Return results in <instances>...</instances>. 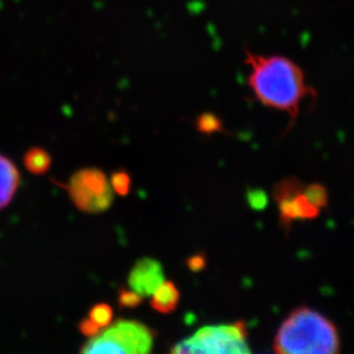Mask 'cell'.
<instances>
[{
    "instance_id": "obj_6",
    "label": "cell",
    "mask_w": 354,
    "mask_h": 354,
    "mask_svg": "<svg viewBox=\"0 0 354 354\" xmlns=\"http://www.w3.org/2000/svg\"><path fill=\"white\" fill-rule=\"evenodd\" d=\"M304 188L303 183L295 177L286 178L275 184L273 197L282 227L288 230L295 221H312L319 217L321 210L305 196Z\"/></svg>"
},
{
    "instance_id": "obj_8",
    "label": "cell",
    "mask_w": 354,
    "mask_h": 354,
    "mask_svg": "<svg viewBox=\"0 0 354 354\" xmlns=\"http://www.w3.org/2000/svg\"><path fill=\"white\" fill-rule=\"evenodd\" d=\"M20 184L21 174L17 165L0 153V210L10 205Z\"/></svg>"
},
{
    "instance_id": "obj_1",
    "label": "cell",
    "mask_w": 354,
    "mask_h": 354,
    "mask_svg": "<svg viewBox=\"0 0 354 354\" xmlns=\"http://www.w3.org/2000/svg\"><path fill=\"white\" fill-rule=\"evenodd\" d=\"M245 64L250 69L248 84L254 97L265 107L284 111L294 122L306 99L315 97L304 71L281 55H261L247 52Z\"/></svg>"
},
{
    "instance_id": "obj_13",
    "label": "cell",
    "mask_w": 354,
    "mask_h": 354,
    "mask_svg": "<svg viewBox=\"0 0 354 354\" xmlns=\"http://www.w3.org/2000/svg\"><path fill=\"white\" fill-rule=\"evenodd\" d=\"M111 185L113 191L120 196H127L130 194L132 188V178L125 170H118L113 172L111 177Z\"/></svg>"
},
{
    "instance_id": "obj_12",
    "label": "cell",
    "mask_w": 354,
    "mask_h": 354,
    "mask_svg": "<svg viewBox=\"0 0 354 354\" xmlns=\"http://www.w3.org/2000/svg\"><path fill=\"white\" fill-rule=\"evenodd\" d=\"M305 196L319 210H322L328 205V192L327 188L324 185L311 184L304 188Z\"/></svg>"
},
{
    "instance_id": "obj_18",
    "label": "cell",
    "mask_w": 354,
    "mask_h": 354,
    "mask_svg": "<svg viewBox=\"0 0 354 354\" xmlns=\"http://www.w3.org/2000/svg\"><path fill=\"white\" fill-rule=\"evenodd\" d=\"M248 198H249L251 207H254V209H261V207H264L266 203H268V198H266L263 192H251Z\"/></svg>"
},
{
    "instance_id": "obj_4",
    "label": "cell",
    "mask_w": 354,
    "mask_h": 354,
    "mask_svg": "<svg viewBox=\"0 0 354 354\" xmlns=\"http://www.w3.org/2000/svg\"><path fill=\"white\" fill-rule=\"evenodd\" d=\"M170 352L178 354L250 353L247 324L240 320L233 324L201 328L191 337L174 345Z\"/></svg>"
},
{
    "instance_id": "obj_11",
    "label": "cell",
    "mask_w": 354,
    "mask_h": 354,
    "mask_svg": "<svg viewBox=\"0 0 354 354\" xmlns=\"http://www.w3.org/2000/svg\"><path fill=\"white\" fill-rule=\"evenodd\" d=\"M87 317H90L91 320L97 324L101 329H104L113 322L114 310L107 303H97L90 308Z\"/></svg>"
},
{
    "instance_id": "obj_9",
    "label": "cell",
    "mask_w": 354,
    "mask_h": 354,
    "mask_svg": "<svg viewBox=\"0 0 354 354\" xmlns=\"http://www.w3.org/2000/svg\"><path fill=\"white\" fill-rule=\"evenodd\" d=\"M180 301V291L172 281H164L151 295V306L160 315L176 311Z\"/></svg>"
},
{
    "instance_id": "obj_3",
    "label": "cell",
    "mask_w": 354,
    "mask_h": 354,
    "mask_svg": "<svg viewBox=\"0 0 354 354\" xmlns=\"http://www.w3.org/2000/svg\"><path fill=\"white\" fill-rule=\"evenodd\" d=\"M156 331L147 324L134 320L120 319L111 322L97 336L88 338L80 353L146 354L154 346Z\"/></svg>"
},
{
    "instance_id": "obj_2",
    "label": "cell",
    "mask_w": 354,
    "mask_h": 354,
    "mask_svg": "<svg viewBox=\"0 0 354 354\" xmlns=\"http://www.w3.org/2000/svg\"><path fill=\"white\" fill-rule=\"evenodd\" d=\"M341 337L333 321L313 308H295L282 322L273 341L279 354H337Z\"/></svg>"
},
{
    "instance_id": "obj_17",
    "label": "cell",
    "mask_w": 354,
    "mask_h": 354,
    "mask_svg": "<svg viewBox=\"0 0 354 354\" xmlns=\"http://www.w3.org/2000/svg\"><path fill=\"white\" fill-rule=\"evenodd\" d=\"M205 264H207V259H205L204 254H194V256L188 258L187 266L191 271H202V270L205 268Z\"/></svg>"
},
{
    "instance_id": "obj_15",
    "label": "cell",
    "mask_w": 354,
    "mask_h": 354,
    "mask_svg": "<svg viewBox=\"0 0 354 354\" xmlns=\"http://www.w3.org/2000/svg\"><path fill=\"white\" fill-rule=\"evenodd\" d=\"M197 130L200 131L201 133L212 134L221 132L223 124L221 120L216 118L214 115H203L197 120Z\"/></svg>"
},
{
    "instance_id": "obj_10",
    "label": "cell",
    "mask_w": 354,
    "mask_h": 354,
    "mask_svg": "<svg viewBox=\"0 0 354 354\" xmlns=\"http://www.w3.org/2000/svg\"><path fill=\"white\" fill-rule=\"evenodd\" d=\"M24 167L28 172L35 176H43L52 167L50 153L41 147H31L24 156Z\"/></svg>"
},
{
    "instance_id": "obj_16",
    "label": "cell",
    "mask_w": 354,
    "mask_h": 354,
    "mask_svg": "<svg viewBox=\"0 0 354 354\" xmlns=\"http://www.w3.org/2000/svg\"><path fill=\"white\" fill-rule=\"evenodd\" d=\"M78 330L85 337L92 338L97 336L102 329L97 324H94L90 317H84L83 320H80V324H78Z\"/></svg>"
},
{
    "instance_id": "obj_7",
    "label": "cell",
    "mask_w": 354,
    "mask_h": 354,
    "mask_svg": "<svg viewBox=\"0 0 354 354\" xmlns=\"http://www.w3.org/2000/svg\"><path fill=\"white\" fill-rule=\"evenodd\" d=\"M164 282L163 266L153 258H141L133 265L127 277V283L132 290L142 297H148Z\"/></svg>"
},
{
    "instance_id": "obj_5",
    "label": "cell",
    "mask_w": 354,
    "mask_h": 354,
    "mask_svg": "<svg viewBox=\"0 0 354 354\" xmlns=\"http://www.w3.org/2000/svg\"><path fill=\"white\" fill-rule=\"evenodd\" d=\"M67 191L75 207L85 214H102L109 210L114 201L111 181L97 167L76 171L69 179Z\"/></svg>"
},
{
    "instance_id": "obj_14",
    "label": "cell",
    "mask_w": 354,
    "mask_h": 354,
    "mask_svg": "<svg viewBox=\"0 0 354 354\" xmlns=\"http://www.w3.org/2000/svg\"><path fill=\"white\" fill-rule=\"evenodd\" d=\"M144 301V297L140 294H138L137 291L129 289V288H122L118 291V308H127V310H132V308H137L140 306Z\"/></svg>"
}]
</instances>
